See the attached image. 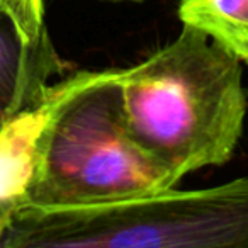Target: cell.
Here are the masks:
<instances>
[{
	"instance_id": "cell-1",
	"label": "cell",
	"mask_w": 248,
	"mask_h": 248,
	"mask_svg": "<svg viewBox=\"0 0 248 248\" xmlns=\"http://www.w3.org/2000/svg\"><path fill=\"white\" fill-rule=\"evenodd\" d=\"M129 135L177 177L224 165L241 138L247 95L241 62L184 24L175 39L119 70Z\"/></svg>"
},
{
	"instance_id": "cell-2",
	"label": "cell",
	"mask_w": 248,
	"mask_h": 248,
	"mask_svg": "<svg viewBox=\"0 0 248 248\" xmlns=\"http://www.w3.org/2000/svg\"><path fill=\"white\" fill-rule=\"evenodd\" d=\"M48 117L24 207L77 209L121 202L179 184L129 135L119 70L77 72L48 90Z\"/></svg>"
},
{
	"instance_id": "cell-3",
	"label": "cell",
	"mask_w": 248,
	"mask_h": 248,
	"mask_svg": "<svg viewBox=\"0 0 248 248\" xmlns=\"http://www.w3.org/2000/svg\"><path fill=\"white\" fill-rule=\"evenodd\" d=\"M0 247L248 248V177L92 207H22Z\"/></svg>"
},
{
	"instance_id": "cell-4",
	"label": "cell",
	"mask_w": 248,
	"mask_h": 248,
	"mask_svg": "<svg viewBox=\"0 0 248 248\" xmlns=\"http://www.w3.org/2000/svg\"><path fill=\"white\" fill-rule=\"evenodd\" d=\"M65 66L48 31L29 43L16 22L0 11V126L41 104L51 80Z\"/></svg>"
},
{
	"instance_id": "cell-5",
	"label": "cell",
	"mask_w": 248,
	"mask_h": 248,
	"mask_svg": "<svg viewBox=\"0 0 248 248\" xmlns=\"http://www.w3.org/2000/svg\"><path fill=\"white\" fill-rule=\"evenodd\" d=\"M46 117L48 99L45 97L41 104L0 126V243L12 217L28 201Z\"/></svg>"
},
{
	"instance_id": "cell-6",
	"label": "cell",
	"mask_w": 248,
	"mask_h": 248,
	"mask_svg": "<svg viewBox=\"0 0 248 248\" xmlns=\"http://www.w3.org/2000/svg\"><path fill=\"white\" fill-rule=\"evenodd\" d=\"M179 19L248 65V0H177Z\"/></svg>"
},
{
	"instance_id": "cell-7",
	"label": "cell",
	"mask_w": 248,
	"mask_h": 248,
	"mask_svg": "<svg viewBox=\"0 0 248 248\" xmlns=\"http://www.w3.org/2000/svg\"><path fill=\"white\" fill-rule=\"evenodd\" d=\"M0 9L16 22L26 41H36L48 31L43 0H0Z\"/></svg>"
},
{
	"instance_id": "cell-8",
	"label": "cell",
	"mask_w": 248,
	"mask_h": 248,
	"mask_svg": "<svg viewBox=\"0 0 248 248\" xmlns=\"http://www.w3.org/2000/svg\"><path fill=\"white\" fill-rule=\"evenodd\" d=\"M114 2H145V0H114Z\"/></svg>"
},
{
	"instance_id": "cell-9",
	"label": "cell",
	"mask_w": 248,
	"mask_h": 248,
	"mask_svg": "<svg viewBox=\"0 0 248 248\" xmlns=\"http://www.w3.org/2000/svg\"><path fill=\"white\" fill-rule=\"evenodd\" d=\"M0 11H2V9H0Z\"/></svg>"
}]
</instances>
